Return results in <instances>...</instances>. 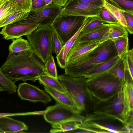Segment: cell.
Listing matches in <instances>:
<instances>
[{
    "mask_svg": "<svg viewBox=\"0 0 133 133\" xmlns=\"http://www.w3.org/2000/svg\"><path fill=\"white\" fill-rule=\"evenodd\" d=\"M0 70L14 83L19 81L35 82L46 73L45 64L31 50L9 52Z\"/></svg>",
    "mask_w": 133,
    "mask_h": 133,
    "instance_id": "obj_1",
    "label": "cell"
},
{
    "mask_svg": "<svg viewBox=\"0 0 133 133\" xmlns=\"http://www.w3.org/2000/svg\"><path fill=\"white\" fill-rule=\"evenodd\" d=\"M118 55L114 41L109 39L81 57L64 68L65 74L73 77L82 76L98 64Z\"/></svg>",
    "mask_w": 133,
    "mask_h": 133,
    "instance_id": "obj_2",
    "label": "cell"
},
{
    "mask_svg": "<svg viewBox=\"0 0 133 133\" xmlns=\"http://www.w3.org/2000/svg\"><path fill=\"white\" fill-rule=\"evenodd\" d=\"M57 78L74 101L81 114H88V108H93L94 97L87 83V78L84 77H73L65 74L58 76Z\"/></svg>",
    "mask_w": 133,
    "mask_h": 133,
    "instance_id": "obj_3",
    "label": "cell"
},
{
    "mask_svg": "<svg viewBox=\"0 0 133 133\" xmlns=\"http://www.w3.org/2000/svg\"><path fill=\"white\" fill-rule=\"evenodd\" d=\"M87 81L93 97L100 100L114 96L122 89L123 83L109 72L87 78Z\"/></svg>",
    "mask_w": 133,
    "mask_h": 133,
    "instance_id": "obj_4",
    "label": "cell"
},
{
    "mask_svg": "<svg viewBox=\"0 0 133 133\" xmlns=\"http://www.w3.org/2000/svg\"><path fill=\"white\" fill-rule=\"evenodd\" d=\"M53 30L51 25L40 26L26 36L31 47V50L44 64L52 54L55 53Z\"/></svg>",
    "mask_w": 133,
    "mask_h": 133,
    "instance_id": "obj_5",
    "label": "cell"
},
{
    "mask_svg": "<svg viewBox=\"0 0 133 133\" xmlns=\"http://www.w3.org/2000/svg\"><path fill=\"white\" fill-rule=\"evenodd\" d=\"M122 89L114 96L106 100H100L94 97L92 112L105 115L114 120L117 119L125 125Z\"/></svg>",
    "mask_w": 133,
    "mask_h": 133,
    "instance_id": "obj_6",
    "label": "cell"
},
{
    "mask_svg": "<svg viewBox=\"0 0 133 133\" xmlns=\"http://www.w3.org/2000/svg\"><path fill=\"white\" fill-rule=\"evenodd\" d=\"M87 18L74 16H62L59 13L51 26L64 45L80 29Z\"/></svg>",
    "mask_w": 133,
    "mask_h": 133,
    "instance_id": "obj_7",
    "label": "cell"
},
{
    "mask_svg": "<svg viewBox=\"0 0 133 133\" xmlns=\"http://www.w3.org/2000/svg\"><path fill=\"white\" fill-rule=\"evenodd\" d=\"M43 115L45 119L51 125L69 121L81 123L85 118L81 114L57 103L53 106L47 107Z\"/></svg>",
    "mask_w": 133,
    "mask_h": 133,
    "instance_id": "obj_8",
    "label": "cell"
},
{
    "mask_svg": "<svg viewBox=\"0 0 133 133\" xmlns=\"http://www.w3.org/2000/svg\"><path fill=\"white\" fill-rule=\"evenodd\" d=\"M63 8L52 3L37 10L30 11L27 17L21 21L38 24L40 26L51 25Z\"/></svg>",
    "mask_w": 133,
    "mask_h": 133,
    "instance_id": "obj_9",
    "label": "cell"
},
{
    "mask_svg": "<svg viewBox=\"0 0 133 133\" xmlns=\"http://www.w3.org/2000/svg\"><path fill=\"white\" fill-rule=\"evenodd\" d=\"M17 91L21 99L34 103L41 102L46 105L52 100L46 91L25 82L19 84Z\"/></svg>",
    "mask_w": 133,
    "mask_h": 133,
    "instance_id": "obj_10",
    "label": "cell"
},
{
    "mask_svg": "<svg viewBox=\"0 0 133 133\" xmlns=\"http://www.w3.org/2000/svg\"><path fill=\"white\" fill-rule=\"evenodd\" d=\"M39 26L38 24L20 21L5 26L0 33L5 39H12L28 35Z\"/></svg>",
    "mask_w": 133,
    "mask_h": 133,
    "instance_id": "obj_11",
    "label": "cell"
},
{
    "mask_svg": "<svg viewBox=\"0 0 133 133\" xmlns=\"http://www.w3.org/2000/svg\"><path fill=\"white\" fill-rule=\"evenodd\" d=\"M102 8L94 7L78 2H68L60 14L64 16H74L91 17L98 16Z\"/></svg>",
    "mask_w": 133,
    "mask_h": 133,
    "instance_id": "obj_12",
    "label": "cell"
},
{
    "mask_svg": "<svg viewBox=\"0 0 133 133\" xmlns=\"http://www.w3.org/2000/svg\"><path fill=\"white\" fill-rule=\"evenodd\" d=\"M103 42L99 40H94L81 42L75 41L67 55L66 65L73 63Z\"/></svg>",
    "mask_w": 133,
    "mask_h": 133,
    "instance_id": "obj_13",
    "label": "cell"
},
{
    "mask_svg": "<svg viewBox=\"0 0 133 133\" xmlns=\"http://www.w3.org/2000/svg\"><path fill=\"white\" fill-rule=\"evenodd\" d=\"M109 24L104 23L84 32H81L76 41L78 42L99 40L103 42L108 40Z\"/></svg>",
    "mask_w": 133,
    "mask_h": 133,
    "instance_id": "obj_14",
    "label": "cell"
},
{
    "mask_svg": "<svg viewBox=\"0 0 133 133\" xmlns=\"http://www.w3.org/2000/svg\"><path fill=\"white\" fill-rule=\"evenodd\" d=\"M44 88L55 99L57 103L62 105L81 114L72 97L67 91L63 92L45 86H44Z\"/></svg>",
    "mask_w": 133,
    "mask_h": 133,
    "instance_id": "obj_15",
    "label": "cell"
},
{
    "mask_svg": "<svg viewBox=\"0 0 133 133\" xmlns=\"http://www.w3.org/2000/svg\"><path fill=\"white\" fill-rule=\"evenodd\" d=\"M28 127L23 122L6 116H0V133H21Z\"/></svg>",
    "mask_w": 133,
    "mask_h": 133,
    "instance_id": "obj_16",
    "label": "cell"
},
{
    "mask_svg": "<svg viewBox=\"0 0 133 133\" xmlns=\"http://www.w3.org/2000/svg\"><path fill=\"white\" fill-rule=\"evenodd\" d=\"M90 19L91 17L87 18L81 28L74 36L66 42L59 53L56 55V58L57 63L61 68L64 69L66 66V58L69 51L77 39L82 28Z\"/></svg>",
    "mask_w": 133,
    "mask_h": 133,
    "instance_id": "obj_17",
    "label": "cell"
},
{
    "mask_svg": "<svg viewBox=\"0 0 133 133\" xmlns=\"http://www.w3.org/2000/svg\"><path fill=\"white\" fill-rule=\"evenodd\" d=\"M122 91L124 96V114L125 122L129 112L133 109V82L131 79L123 82Z\"/></svg>",
    "mask_w": 133,
    "mask_h": 133,
    "instance_id": "obj_18",
    "label": "cell"
},
{
    "mask_svg": "<svg viewBox=\"0 0 133 133\" xmlns=\"http://www.w3.org/2000/svg\"><path fill=\"white\" fill-rule=\"evenodd\" d=\"M121 57L117 56L101 63L89 70L82 76L87 78L94 77L108 72Z\"/></svg>",
    "mask_w": 133,
    "mask_h": 133,
    "instance_id": "obj_19",
    "label": "cell"
},
{
    "mask_svg": "<svg viewBox=\"0 0 133 133\" xmlns=\"http://www.w3.org/2000/svg\"><path fill=\"white\" fill-rule=\"evenodd\" d=\"M123 57H121L108 72L124 82L126 80L130 79V76Z\"/></svg>",
    "mask_w": 133,
    "mask_h": 133,
    "instance_id": "obj_20",
    "label": "cell"
},
{
    "mask_svg": "<svg viewBox=\"0 0 133 133\" xmlns=\"http://www.w3.org/2000/svg\"><path fill=\"white\" fill-rule=\"evenodd\" d=\"M11 0H0V21L19 11Z\"/></svg>",
    "mask_w": 133,
    "mask_h": 133,
    "instance_id": "obj_21",
    "label": "cell"
},
{
    "mask_svg": "<svg viewBox=\"0 0 133 133\" xmlns=\"http://www.w3.org/2000/svg\"><path fill=\"white\" fill-rule=\"evenodd\" d=\"M38 80L40 84L44 86L50 87L63 92H65L67 91L57 78L54 77L47 74L40 76Z\"/></svg>",
    "mask_w": 133,
    "mask_h": 133,
    "instance_id": "obj_22",
    "label": "cell"
},
{
    "mask_svg": "<svg viewBox=\"0 0 133 133\" xmlns=\"http://www.w3.org/2000/svg\"><path fill=\"white\" fill-rule=\"evenodd\" d=\"M31 49V46L28 40L21 37L12 39V43L9 47V52L14 54Z\"/></svg>",
    "mask_w": 133,
    "mask_h": 133,
    "instance_id": "obj_23",
    "label": "cell"
},
{
    "mask_svg": "<svg viewBox=\"0 0 133 133\" xmlns=\"http://www.w3.org/2000/svg\"><path fill=\"white\" fill-rule=\"evenodd\" d=\"M80 123L75 121H69L61 122L52 125L53 128L50 131L51 133L68 132L78 129Z\"/></svg>",
    "mask_w": 133,
    "mask_h": 133,
    "instance_id": "obj_24",
    "label": "cell"
},
{
    "mask_svg": "<svg viewBox=\"0 0 133 133\" xmlns=\"http://www.w3.org/2000/svg\"><path fill=\"white\" fill-rule=\"evenodd\" d=\"M29 11L25 10L18 11L7 18L0 21V27L21 21L28 16Z\"/></svg>",
    "mask_w": 133,
    "mask_h": 133,
    "instance_id": "obj_25",
    "label": "cell"
},
{
    "mask_svg": "<svg viewBox=\"0 0 133 133\" xmlns=\"http://www.w3.org/2000/svg\"><path fill=\"white\" fill-rule=\"evenodd\" d=\"M110 28L108 36V40L119 37L128 36L126 29L120 24H109Z\"/></svg>",
    "mask_w": 133,
    "mask_h": 133,
    "instance_id": "obj_26",
    "label": "cell"
},
{
    "mask_svg": "<svg viewBox=\"0 0 133 133\" xmlns=\"http://www.w3.org/2000/svg\"><path fill=\"white\" fill-rule=\"evenodd\" d=\"M17 89L15 83L0 70V91H5L11 94L16 92Z\"/></svg>",
    "mask_w": 133,
    "mask_h": 133,
    "instance_id": "obj_27",
    "label": "cell"
},
{
    "mask_svg": "<svg viewBox=\"0 0 133 133\" xmlns=\"http://www.w3.org/2000/svg\"><path fill=\"white\" fill-rule=\"evenodd\" d=\"M117 19L119 24L126 28L127 24L122 10L115 6L105 0L104 6Z\"/></svg>",
    "mask_w": 133,
    "mask_h": 133,
    "instance_id": "obj_28",
    "label": "cell"
},
{
    "mask_svg": "<svg viewBox=\"0 0 133 133\" xmlns=\"http://www.w3.org/2000/svg\"><path fill=\"white\" fill-rule=\"evenodd\" d=\"M111 40L115 42L118 55L121 57H124L128 50V36L120 37Z\"/></svg>",
    "mask_w": 133,
    "mask_h": 133,
    "instance_id": "obj_29",
    "label": "cell"
},
{
    "mask_svg": "<svg viewBox=\"0 0 133 133\" xmlns=\"http://www.w3.org/2000/svg\"><path fill=\"white\" fill-rule=\"evenodd\" d=\"M122 10L133 13V0H108Z\"/></svg>",
    "mask_w": 133,
    "mask_h": 133,
    "instance_id": "obj_30",
    "label": "cell"
},
{
    "mask_svg": "<svg viewBox=\"0 0 133 133\" xmlns=\"http://www.w3.org/2000/svg\"><path fill=\"white\" fill-rule=\"evenodd\" d=\"M46 72L49 75L55 78H57L58 75L56 66L54 58L51 55L45 63Z\"/></svg>",
    "mask_w": 133,
    "mask_h": 133,
    "instance_id": "obj_31",
    "label": "cell"
},
{
    "mask_svg": "<svg viewBox=\"0 0 133 133\" xmlns=\"http://www.w3.org/2000/svg\"><path fill=\"white\" fill-rule=\"evenodd\" d=\"M105 23V22L102 20L97 16L91 17L90 19L84 25L81 32H84Z\"/></svg>",
    "mask_w": 133,
    "mask_h": 133,
    "instance_id": "obj_32",
    "label": "cell"
},
{
    "mask_svg": "<svg viewBox=\"0 0 133 133\" xmlns=\"http://www.w3.org/2000/svg\"><path fill=\"white\" fill-rule=\"evenodd\" d=\"M15 4L19 11L30 12L32 7L31 0H11Z\"/></svg>",
    "mask_w": 133,
    "mask_h": 133,
    "instance_id": "obj_33",
    "label": "cell"
},
{
    "mask_svg": "<svg viewBox=\"0 0 133 133\" xmlns=\"http://www.w3.org/2000/svg\"><path fill=\"white\" fill-rule=\"evenodd\" d=\"M97 16L105 23L117 24L112 17L109 11L104 7L102 8L100 14Z\"/></svg>",
    "mask_w": 133,
    "mask_h": 133,
    "instance_id": "obj_34",
    "label": "cell"
},
{
    "mask_svg": "<svg viewBox=\"0 0 133 133\" xmlns=\"http://www.w3.org/2000/svg\"><path fill=\"white\" fill-rule=\"evenodd\" d=\"M105 0H68V2H78L90 6L99 8L104 6Z\"/></svg>",
    "mask_w": 133,
    "mask_h": 133,
    "instance_id": "obj_35",
    "label": "cell"
},
{
    "mask_svg": "<svg viewBox=\"0 0 133 133\" xmlns=\"http://www.w3.org/2000/svg\"><path fill=\"white\" fill-rule=\"evenodd\" d=\"M122 11L127 24L126 29L130 34H133V13Z\"/></svg>",
    "mask_w": 133,
    "mask_h": 133,
    "instance_id": "obj_36",
    "label": "cell"
},
{
    "mask_svg": "<svg viewBox=\"0 0 133 133\" xmlns=\"http://www.w3.org/2000/svg\"><path fill=\"white\" fill-rule=\"evenodd\" d=\"M52 37L55 48V53L56 55L59 53L64 45L56 32L53 30Z\"/></svg>",
    "mask_w": 133,
    "mask_h": 133,
    "instance_id": "obj_37",
    "label": "cell"
},
{
    "mask_svg": "<svg viewBox=\"0 0 133 133\" xmlns=\"http://www.w3.org/2000/svg\"><path fill=\"white\" fill-rule=\"evenodd\" d=\"M123 58L133 82V59L128 52Z\"/></svg>",
    "mask_w": 133,
    "mask_h": 133,
    "instance_id": "obj_38",
    "label": "cell"
},
{
    "mask_svg": "<svg viewBox=\"0 0 133 133\" xmlns=\"http://www.w3.org/2000/svg\"><path fill=\"white\" fill-rule=\"evenodd\" d=\"M46 5L44 0H37L32 3L30 11L37 10Z\"/></svg>",
    "mask_w": 133,
    "mask_h": 133,
    "instance_id": "obj_39",
    "label": "cell"
},
{
    "mask_svg": "<svg viewBox=\"0 0 133 133\" xmlns=\"http://www.w3.org/2000/svg\"><path fill=\"white\" fill-rule=\"evenodd\" d=\"M68 0H52V3L58 5L64 6Z\"/></svg>",
    "mask_w": 133,
    "mask_h": 133,
    "instance_id": "obj_40",
    "label": "cell"
},
{
    "mask_svg": "<svg viewBox=\"0 0 133 133\" xmlns=\"http://www.w3.org/2000/svg\"><path fill=\"white\" fill-rule=\"evenodd\" d=\"M44 1L46 5L52 3V0H44Z\"/></svg>",
    "mask_w": 133,
    "mask_h": 133,
    "instance_id": "obj_41",
    "label": "cell"
},
{
    "mask_svg": "<svg viewBox=\"0 0 133 133\" xmlns=\"http://www.w3.org/2000/svg\"><path fill=\"white\" fill-rule=\"evenodd\" d=\"M128 52L130 54L133 59V48L131 50H128Z\"/></svg>",
    "mask_w": 133,
    "mask_h": 133,
    "instance_id": "obj_42",
    "label": "cell"
},
{
    "mask_svg": "<svg viewBox=\"0 0 133 133\" xmlns=\"http://www.w3.org/2000/svg\"><path fill=\"white\" fill-rule=\"evenodd\" d=\"M37 0H31L32 3L36 1Z\"/></svg>",
    "mask_w": 133,
    "mask_h": 133,
    "instance_id": "obj_43",
    "label": "cell"
}]
</instances>
